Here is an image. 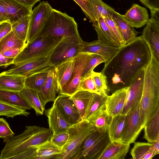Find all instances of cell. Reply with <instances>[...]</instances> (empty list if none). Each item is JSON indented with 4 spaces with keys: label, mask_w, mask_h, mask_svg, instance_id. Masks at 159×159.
Returning <instances> with one entry per match:
<instances>
[{
    "label": "cell",
    "mask_w": 159,
    "mask_h": 159,
    "mask_svg": "<svg viewBox=\"0 0 159 159\" xmlns=\"http://www.w3.org/2000/svg\"><path fill=\"white\" fill-rule=\"evenodd\" d=\"M75 58L54 67L59 91L67 83L71 77L75 63Z\"/></svg>",
    "instance_id": "27"
},
{
    "label": "cell",
    "mask_w": 159,
    "mask_h": 159,
    "mask_svg": "<svg viewBox=\"0 0 159 159\" xmlns=\"http://www.w3.org/2000/svg\"><path fill=\"white\" fill-rule=\"evenodd\" d=\"M0 101L25 110L32 108L18 92L0 89Z\"/></svg>",
    "instance_id": "33"
},
{
    "label": "cell",
    "mask_w": 159,
    "mask_h": 159,
    "mask_svg": "<svg viewBox=\"0 0 159 159\" xmlns=\"http://www.w3.org/2000/svg\"><path fill=\"white\" fill-rule=\"evenodd\" d=\"M5 22L10 23L5 9L3 5L0 2V24Z\"/></svg>",
    "instance_id": "51"
},
{
    "label": "cell",
    "mask_w": 159,
    "mask_h": 159,
    "mask_svg": "<svg viewBox=\"0 0 159 159\" xmlns=\"http://www.w3.org/2000/svg\"><path fill=\"white\" fill-rule=\"evenodd\" d=\"M60 42L46 36L38 37L27 43L14 58L13 64L17 66L36 58L49 56Z\"/></svg>",
    "instance_id": "6"
},
{
    "label": "cell",
    "mask_w": 159,
    "mask_h": 159,
    "mask_svg": "<svg viewBox=\"0 0 159 159\" xmlns=\"http://www.w3.org/2000/svg\"><path fill=\"white\" fill-rule=\"evenodd\" d=\"M4 7L11 24L25 16L30 15L32 8L14 0H0Z\"/></svg>",
    "instance_id": "20"
},
{
    "label": "cell",
    "mask_w": 159,
    "mask_h": 159,
    "mask_svg": "<svg viewBox=\"0 0 159 159\" xmlns=\"http://www.w3.org/2000/svg\"><path fill=\"white\" fill-rule=\"evenodd\" d=\"M11 30V25L9 22H5L0 24V39Z\"/></svg>",
    "instance_id": "48"
},
{
    "label": "cell",
    "mask_w": 159,
    "mask_h": 159,
    "mask_svg": "<svg viewBox=\"0 0 159 159\" xmlns=\"http://www.w3.org/2000/svg\"><path fill=\"white\" fill-rule=\"evenodd\" d=\"M81 38L63 39L53 49L49 56L51 65L55 67L61 63L73 58L78 55L82 48Z\"/></svg>",
    "instance_id": "8"
},
{
    "label": "cell",
    "mask_w": 159,
    "mask_h": 159,
    "mask_svg": "<svg viewBox=\"0 0 159 159\" xmlns=\"http://www.w3.org/2000/svg\"><path fill=\"white\" fill-rule=\"evenodd\" d=\"M19 48H14L8 49L2 54L5 57L15 58L22 50Z\"/></svg>",
    "instance_id": "49"
},
{
    "label": "cell",
    "mask_w": 159,
    "mask_h": 159,
    "mask_svg": "<svg viewBox=\"0 0 159 159\" xmlns=\"http://www.w3.org/2000/svg\"><path fill=\"white\" fill-rule=\"evenodd\" d=\"M26 77L0 73V89L19 92L25 88Z\"/></svg>",
    "instance_id": "25"
},
{
    "label": "cell",
    "mask_w": 159,
    "mask_h": 159,
    "mask_svg": "<svg viewBox=\"0 0 159 159\" xmlns=\"http://www.w3.org/2000/svg\"><path fill=\"white\" fill-rule=\"evenodd\" d=\"M130 144L120 140L111 141L98 159H124L128 152Z\"/></svg>",
    "instance_id": "23"
},
{
    "label": "cell",
    "mask_w": 159,
    "mask_h": 159,
    "mask_svg": "<svg viewBox=\"0 0 159 159\" xmlns=\"http://www.w3.org/2000/svg\"><path fill=\"white\" fill-rule=\"evenodd\" d=\"M36 58L28 61L2 72L5 75H16L27 77L39 72L50 70L49 56Z\"/></svg>",
    "instance_id": "12"
},
{
    "label": "cell",
    "mask_w": 159,
    "mask_h": 159,
    "mask_svg": "<svg viewBox=\"0 0 159 159\" xmlns=\"http://www.w3.org/2000/svg\"><path fill=\"white\" fill-rule=\"evenodd\" d=\"M159 153V141L153 143L136 142L130 154L134 159H152Z\"/></svg>",
    "instance_id": "22"
},
{
    "label": "cell",
    "mask_w": 159,
    "mask_h": 159,
    "mask_svg": "<svg viewBox=\"0 0 159 159\" xmlns=\"http://www.w3.org/2000/svg\"><path fill=\"white\" fill-rule=\"evenodd\" d=\"M93 25L97 33L98 40L116 47H121L103 17H100Z\"/></svg>",
    "instance_id": "26"
},
{
    "label": "cell",
    "mask_w": 159,
    "mask_h": 159,
    "mask_svg": "<svg viewBox=\"0 0 159 159\" xmlns=\"http://www.w3.org/2000/svg\"><path fill=\"white\" fill-rule=\"evenodd\" d=\"M40 36H46L58 42L65 38H81L74 18L54 9L49 14L38 37Z\"/></svg>",
    "instance_id": "4"
},
{
    "label": "cell",
    "mask_w": 159,
    "mask_h": 159,
    "mask_svg": "<svg viewBox=\"0 0 159 159\" xmlns=\"http://www.w3.org/2000/svg\"><path fill=\"white\" fill-rule=\"evenodd\" d=\"M146 66L141 68L131 80L128 86L125 104L121 114L128 115L140 102Z\"/></svg>",
    "instance_id": "9"
},
{
    "label": "cell",
    "mask_w": 159,
    "mask_h": 159,
    "mask_svg": "<svg viewBox=\"0 0 159 159\" xmlns=\"http://www.w3.org/2000/svg\"><path fill=\"white\" fill-rule=\"evenodd\" d=\"M35 159H54L60 154L62 148L55 144L50 139L37 146Z\"/></svg>",
    "instance_id": "34"
},
{
    "label": "cell",
    "mask_w": 159,
    "mask_h": 159,
    "mask_svg": "<svg viewBox=\"0 0 159 159\" xmlns=\"http://www.w3.org/2000/svg\"><path fill=\"white\" fill-rule=\"evenodd\" d=\"M144 138L149 143L159 141V108L144 126Z\"/></svg>",
    "instance_id": "28"
},
{
    "label": "cell",
    "mask_w": 159,
    "mask_h": 159,
    "mask_svg": "<svg viewBox=\"0 0 159 159\" xmlns=\"http://www.w3.org/2000/svg\"><path fill=\"white\" fill-rule=\"evenodd\" d=\"M123 16L133 27L140 28L148 23L149 16L146 8L134 4Z\"/></svg>",
    "instance_id": "21"
},
{
    "label": "cell",
    "mask_w": 159,
    "mask_h": 159,
    "mask_svg": "<svg viewBox=\"0 0 159 159\" xmlns=\"http://www.w3.org/2000/svg\"><path fill=\"white\" fill-rule=\"evenodd\" d=\"M30 15L22 18L11 24V31L20 39L26 43Z\"/></svg>",
    "instance_id": "39"
},
{
    "label": "cell",
    "mask_w": 159,
    "mask_h": 159,
    "mask_svg": "<svg viewBox=\"0 0 159 159\" xmlns=\"http://www.w3.org/2000/svg\"><path fill=\"white\" fill-rule=\"evenodd\" d=\"M70 96L60 94L56 98L53 104L59 108L66 119L73 125L83 120Z\"/></svg>",
    "instance_id": "17"
},
{
    "label": "cell",
    "mask_w": 159,
    "mask_h": 159,
    "mask_svg": "<svg viewBox=\"0 0 159 159\" xmlns=\"http://www.w3.org/2000/svg\"><path fill=\"white\" fill-rule=\"evenodd\" d=\"M92 75L98 92L106 93L109 88L106 76L101 72H98L93 71Z\"/></svg>",
    "instance_id": "42"
},
{
    "label": "cell",
    "mask_w": 159,
    "mask_h": 159,
    "mask_svg": "<svg viewBox=\"0 0 159 159\" xmlns=\"http://www.w3.org/2000/svg\"><path fill=\"white\" fill-rule=\"evenodd\" d=\"M93 93L86 91L78 90L70 96L83 120L84 119L86 111Z\"/></svg>",
    "instance_id": "30"
},
{
    "label": "cell",
    "mask_w": 159,
    "mask_h": 159,
    "mask_svg": "<svg viewBox=\"0 0 159 159\" xmlns=\"http://www.w3.org/2000/svg\"><path fill=\"white\" fill-rule=\"evenodd\" d=\"M111 141L107 131L96 129L83 141L74 159H98Z\"/></svg>",
    "instance_id": "7"
},
{
    "label": "cell",
    "mask_w": 159,
    "mask_h": 159,
    "mask_svg": "<svg viewBox=\"0 0 159 159\" xmlns=\"http://www.w3.org/2000/svg\"><path fill=\"white\" fill-rule=\"evenodd\" d=\"M112 18L116 24L125 44L132 42L136 39L137 32L134 27L125 20L122 15L114 10L112 13Z\"/></svg>",
    "instance_id": "24"
},
{
    "label": "cell",
    "mask_w": 159,
    "mask_h": 159,
    "mask_svg": "<svg viewBox=\"0 0 159 159\" xmlns=\"http://www.w3.org/2000/svg\"><path fill=\"white\" fill-rule=\"evenodd\" d=\"M81 52L98 55L104 60L106 66L120 50V47H116L98 40L88 42L83 41Z\"/></svg>",
    "instance_id": "15"
},
{
    "label": "cell",
    "mask_w": 159,
    "mask_h": 159,
    "mask_svg": "<svg viewBox=\"0 0 159 159\" xmlns=\"http://www.w3.org/2000/svg\"><path fill=\"white\" fill-rule=\"evenodd\" d=\"M48 118L49 129L52 134L67 132L72 125L66 119L59 108L55 105L45 111Z\"/></svg>",
    "instance_id": "16"
},
{
    "label": "cell",
    "mask_w": 159,
    "mask_h": 159,
    "mask_svg": "<svg viewBox=\"0 0 159 159\" xmlns=\"http://www.w3.org/2000/svg\"><path fill=\"white\" fill-rule=\"evenodd\" d=\"M93 54L80 52L75 57V63L71 77L67 83L59 90L60 94L71 96L78 90L83 70Z\"/></svg>",
    "instance_id": "11"
},
{
    "label": "cell",
    "mask_w": 159,
    "mask_h": 159,
    "mask_svg": "<svg viewBox=\"0 0 159 159\" xmlns=\"http://www.w3.org/2000/svg\"><path fill=\"white\" fill-rule=\"evenodd\" d=\"M14 59L5 57L0 53V67L5 68L11 64H13Z\"/></svg>",
    "instance_id": "50"
},
{
    "label": "cell",
    "mask_w": 159,
    "mask_h": 159,
    "mask_svg": "<svg viewBox=\"0 0 159 159\" xmlns=\"http://www.w3.org/2000/svg\"><path fill=\"white\" fill-rule=\"evenodd\" d=\"M19 93L20 96L35 110L37 115L43 114L45 107L41 102L37 91L25 87Z\"/></svg>",
    "instance_id": "32"
},
{
    "label": "cell",
    "mask_w": 159,
    "mask_h": 159,
    "mask_svg": "<svg viewBox=\"0 0 159 159\" xmlns=\"http://www.w3.org/2000/svg\"><path fill=\"white\" fill-rule=\"evenodd\" d=\"M30 114L26 110L0 101V116L13 118L17 116H28Z\"/></svg>",
    "instance_id": "40"
},
{
    "label": "cell",
    "mask_w": 159,
    "mask_h": 159,
    "mask_svg": "<svg viewBox=\"0 0 159 159\" xmlns=\"http://www.w3.org/2000/svg\"><path fill=\"white\" fill-rule=\"evenodd\" d=\"M103 17L113 35L119 43L120 47L125 45V43L119 32L116 24L112 19V16Z\"/></svg>",
    "instance_id": "43"
},
{
    "label": "cell",
    "mask_w": 159,
    "mask_h": 159,
    "mask_svg": "<svg viewBox=\"0 0 159 159\" xmlns=\"http://www.w3.org/2000/svg\"><path fill=\"white\" fill-rule=\"evenodd\" d=\"M128 86L118 89L111 95L108 96L106 110L113 117L121 114L125 104Z\"/></svg>",
    "instance_id": "19"
},
{
    "label": "cell",
    "mask_w": 159,
    "mask_h": 159,
    "mask_svg": "<svg viewBox=\"0 0 159 159\" xmlns=\"http://www.w3.org/2000/svg\"><path fill=\"white\" fill-rule=\"evenodd\" d=\"M49 129L36 125L27 126L21 134L7 141L0 159H35L37 146L50 139Z\"/></svg>",
    "instance_id": "2"
},
{
    "label": "cell",
    "mask_w": 159,
    "mask_h": 159,
    "mask_svg": "<svg viewBox=\"0 0 159 159\" xmlns=\"http://www.w3.org/2000/svg\"><path fill=\"white\" fill-rule=\"evenodd\" d=\"M159 108V62L151 54L145 68L142 96L140 103V118L143 128Z\"/></svg>",
    "instance_id": "3"
},
{
    "label": "cell",
    "mask_w": 159,
    "mask_h": 159,
    "mask_svg": "<svg viewBox=\"0 0 159 159\" xmlns=\"http://www.w3.org/2000/svg\"><path fill=\"white\" fill-rule=\"evenodd\" d=\"M50 70L36 73L26 77L25 87L38 92L45 82Z\"/></svg>",
    "instance_id": "38"
},
{
    "label": "cell",
    "mask_w": 159,
    "mask_h": 159,
    "mask_svg": "<svg viewBox=\"0 0 159 159\" xmlns=\"http://www.w3.org/2000/svg\"><path fill=\"white\" fill-rule=\"evenodd\" d=\"M96 129L92 124L85 120L73 125L68 130V138L61 153L54 159H74L83 141Z\"/></svg>",
    "instance_id": "5"
},
{
    "label": "cell",
    "mask_w": 159,
    "mask_h": 159,
    "mask_svg": "<svg viewBox=\"0 0 159 159\" xmlns=\"http://www.w3.org/2000/svg\"><path fill=\"white\" fill-rule=\"evenodd\" d=\"M16 1L27 7L32 8V7L38 2L40 0H14Z\"/></svg>",
    "instance_id": "52"
},
{
    "label": "cell",
    "mask_w": 159,
    "mask_h": 159,
    "mask_svg": "<svg viewBox=\"0 0 159 159\" xmlns=\"http://www.w3.org/2000/svg\"><path fill=\"white\" fill-rule=\"evenodd\" d=\"M7 121L3 118H0V138L6 142L15 135Z\"/></svg>",
    "instance_id": "45"
},
{
    "label": "cell",
    "mask_w": 159,
    "mask_h": 159,
    "mask_svg": "<svg viewBox=\"0 0 159 159\" xmlns=\"http://www.w3.org/2000/svg\"><path fill=\"white\" fill-rule=\"evenodd\" d=\"M59 92L54 67L48 71L47 79L40 91L38 92L43 106L50 102H54L56 93Z\"/></svg>",
    "instance_id": "18"
},
{
    "label": "cell",
    "mask_w": 159,
    "mask_h": 159,
    "mask_svg": "<svg viewBox=\"0 0 159 159\" xmlns=\"http://www.w3.org/2000/svg\"><path fill=\"white\" fill-rule=\"evenodd\" d=\"M87 0L96 21L101 17L112 16L114 10L102 0Z\"/></svg>",
    "instance_id": "37"
},
{
    "label": "cell",
    "mask_w": 159,
    "mask_h": 159,
    "mask_svg": "<svg viewBox=\"0 0 159 159\" xmlns=\"http://www.w3.org/2000/svg\"><path fill=\"white\" fill-rule=\"evenodd\" d=\"M108 95L107 93H93L88 107L84 120H88L92 116L99 111L106 109V102Z\"/></svg>",
    "instance_id": "31"
},
{
    "label": "cell",
    "mask_w": 159,
    "mask_h": 159,
    "mask_svg": "<svg viewBox=\"0 0 159 159\" xmlns=\"http://www.w3.org/2000/svg\"><path fill=\"white\" fill-rule=\"evenodd\" d=\"M68 137V132H61L56 134H52L50 140L56 145L62 149L66 143Z\"/></svg>",
    "instance_id": "47"
},
{
    "label": "cell",
    "mask_w": 159,
    "mask_h": 159,
    "mask_svg": "<svg viewBox=\"0 0 159 159\" xmlns=\"http://www.w3.org/2000/svg\"><path fill=\"white\" fill-rule=\"evenodd\" d=\"M159 12L151 13V18L144 28L141 35L151 53L159 62Z\"/></svg>",
    "instance_id": "13"
},
{
    "label": "cell",
    "mask_w": 159,
    "mask_h": 159,
    "mask_svg": "<svg viewBox=\"0 0 159 159\" xmlns=\"http://www.w3.org/2000/svg\"><path fill=\"white\" fill-rule=\"evenodd\" d=\"M151 57L150 49L142 36L137 37L121 47L101 72L106 76L108 83L112 85L128 86L138 70L148 64Z\"/></svg>",
    "instance_id": "1"
},
{
    "label": "cell",
    "mask_w": 159,
    "mask_h": 159,
    "mask_svg": "<svg viewBox=\"0 0 159 159\" xmlns=\"http://www.w3.org/2000/svg\"><path fill=\"white\" fill-rule=\"evenodd\" d=\"M81 8L86 17L92 22L93 25L95 24L96 20L90 8L87 0H73Z\"/></svg>",
    "instance_id": "46"
},
{
    "label": "cell",
    "mask_w": 159,
    "mask_h": 159,
    "mask_svg": "<svg viewBox=\"0 0 159 159\" xmlns=\"http://www.w3.org/2000/svg\"><path fill=\"white\" fill-rule=\"evenodd\" d=\"M52 9L48 2L43 1L32 10L30 16L27 43L38 37Z\"/></svg>",
    "instance_id": "10"
},
{
    "label": "cell",
    "mask_w": 159,
    "mask_h": 159,
    "mask_svg": "<svg viewBox=\"0 0 159 159\" xmlns=\"http://www.w3.org/2000/svg\"><path fill=\"white\" fill-rule=\"evenodd\" d=\"M27 44L17 37L12 31L0 39V53H2L7 50L14 48L23 49Z\"/></svg>",
    "instance_id": "36"
},
{
    "label": "cell",
    "mask_w": 159,
    "mask_h": 159,
    "mask_svg": "<svg viewBox=\"0 0 159 159\" xmlns=\"http://www.w3.org/2000/svg\"><path fill=\"white\" fill-rule=\"evenodd\" d=\"M103 62H104V60L102 57L98 55L93 54L84 68L81 80L91 75L95 68Z\"/></svg>",
    "instance_id": "41"
},
{
    "label": "cell",
    "mask_w": 159,
    "mask_h": 159,
    "mask_svg": "<svg viewBox=\"0 0 159 159\" xmlns=\"http://www.w3.org/2000/svg\"><path fill=\"white\" fill-rule=\"evenodd\" d=\"M128 115L119 114L112 117L107 130L111 141L120 140Z\"/></svg>",
    "instance_id": "29"
},
{
    "label": "cell",
    "mask_w": 159,
    "mask_h": 159,
    "mask_svg": "<svg viewBox=\"0 0 159 159\" xmlns=\"http://www.w3.org/2000/svg\"><path fill=\"white\" fill-rule=\"evenodd\" d=\"M112 117L107 112L106 109L101 110L92 116L88 120L100 132L107 131Z\"/></svg>",
    "instance_id": "35"
},
{
    "label": "cell",
    "mask_w": 159,
    "mask_h": 159,
    "mask_svg": "<svg viewBox=\"0 0 159 159\" xmlns=\"http://www.w3.org/2000/svg\"><path fill=\"white\" fill-rule=\"evenodd\" d=\"M78 90L86 91L92 93L100 94L97 91L92 74L89 76L81 80Z\"/></svg>",
    "instance_id": "44"
},
{
    "label": "cell",
    "mask_w": 159,
    "mask_h": 159,
    "mask_svg": "<svg viewBox=\"0 0 159 159\" xmlns=\"http://www.w3.org/2000/svg\"><path fill=\"white\" fill-rule=\"evenodd\" d=\"M140 103L128 115L126 124L120 141L124 143H134L143 128L142 126L140 114Z\"/></svg>",
    "instance_id": "14"
}]
</instances>
